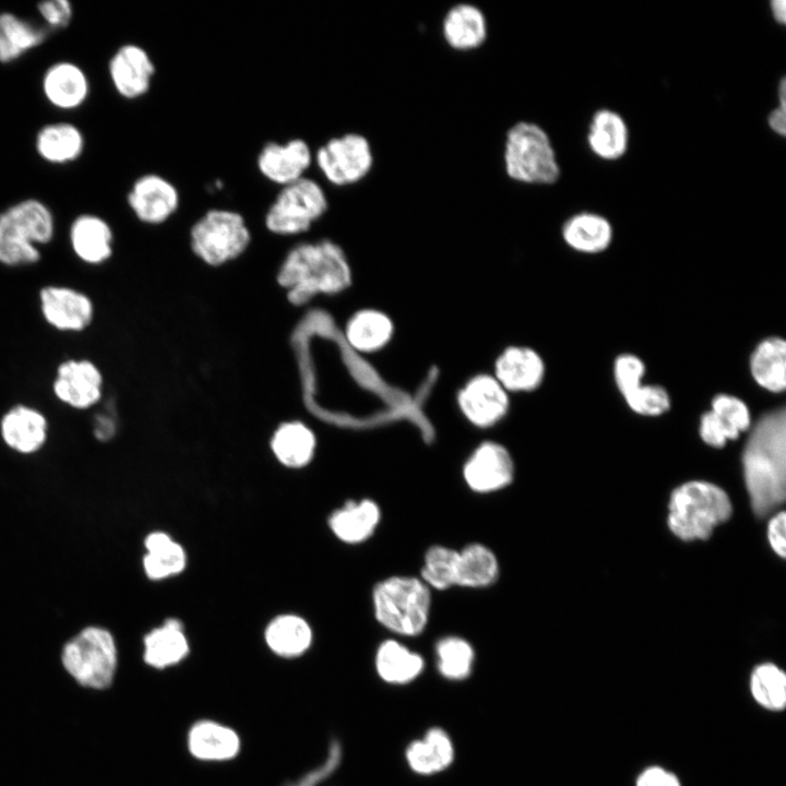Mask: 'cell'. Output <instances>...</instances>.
Listing matches in <instances>:
<instances>
[{
	"mask_svg": "<svg viewBox=\"0 0 786 786\" xmlns=\"http://www.w3.org/2000/svg\"><path fill=\"white\" fill-rule=\"evenodd\" d=\"M70 242L80 260L88 264H99L112 254L114 233L104 218L94 214H82L71 225Z\"/></svg>",
	"mask_w": 786,
	"mask_h": 786,
	"instance_id": "cell-26",
	"label": "cell"
},
{
	"mask_svg": "<svg viewBox=\"0 0 786 786\" xmlns=\"http://www.w3.org/2000/svg\"><path fill=\"white\" fill-rule=\"evenodd\" d=\"M143 645L144 662L157 669L180 663L189 653L183 623L177 618H168L151 630L144 636Z\"/></svg>",
	"mask_w": 786,
	"mask_h": 786,
	"instance_id": "cell-28",
	"label": "cell"
},
{
	"mask_svg": "<svg viewBox=\"0 0 786 786\" xmlns=\"http://www.w3.org/2000/svg\"><path fill=\"white\" fill-rule=\"evenodd\" d=\"M586 143L598 158L615 162L622 158L629 148L630 130L626 119L610 108L596 110L590 120Z\"/></svg>",
	"mask_w": 786,
	"mask_h": 786,
	"instance_id": "cell-20",
	"label": "cell"
},
{
	"mask_svg": "<svg viewBox=\"0 0 786 786\" xmlns=\"http://www.w3.org/2000/svg\"><path fill=\"white\" fill-rule=\"evenodd\" d=\"M371 600L376 620L394 634L417 636L428 624L431 591L420 577H385L373 586Z\"/></svg>",
	"mask_w": 786,
	"mask_h": 786,
	"instance_id": "cell-4",
	"label": "cell"
},
{
	"mask_svg": "<svg viewBox=\"0 0 786 786\" xmlns=\"http://www.w3.org/2000/svg\"><path fill=\"white\" fill-rule=\"evenodd\" d=\"M114 421L104 415L95 417L94 436L100 441H107L115 434Z\"/></svg>",
	"mask_w": 786,
	"mask_h": 786,
	"instance_id": "cell-50",
	"label": "cell"
},
{
	"mask_svg": "<svg viewBox=\"0 0 786 786\" xmlns=\"http://www.w3.org/2000/svg\"><path fill=\"white\" fill-rule=\"evenodd\" d=\"M515 465L509 450L496 441L479 443L463 465V479L476 493L507 488L514 479Z\"/></svg>",
	"mask_w": 786,
	"mask_h": 786,
	"instance_id": "cell-14",
	"label": "cell"
},
{
	"mask_svg": "<svg viewBox=\"0 0 786 786\" xmlns=\"http://www.w3.org/2000/svg\"><path fill=\"white\" fill-rule=\"evenodd\" d=\"M46 99L59 109L80 107L87 98L90 83L85 72L75 63L60 61L49 67L43 76Z\"/></svg>",
	"mask_w": 786,
	"mask_h": 786,
	"instance_id": "cell-22",
	"label": "cell"
},
{
	"mask_svg": "<svg viewBox=\"0 0 786 786\" xmlns=\"http://www.w3.org/2000/svg\"><path fill=\"white\" fill-rule=\"evenodd\" d=\"M395 326L391 317L376 308L354 312L346 322L345 337L352 348L372 354L383 349L392 341Z\"/></svg>",
	"mask_w": 786,
	"mask_h": 786,
	"instance_id": "cell-24",
	"label": "cell"
},
{
	"mask_svg": "<svg viewBox=\"0 0 786 786\" xmlns=\"http://www.w3.org/2000/svg\"><path fill=\"white\" fill-rule=\"evenodd\" d=\"M252 234L246 217L234 209L210 207L189 230L192 253L210 266L238 259L250 247Z\"/></svg>",
	"mask_w": 786,
	"mask_h": 786,
	"instance_id": "cell-8",
	"label": "cell"
},
{
	"mask_svg": "<svg viewBox=\"0 0 786 786\" xmlns=\"http://www.w3.org/2000/svg\"><path fill=\"white\" fill-rule=\"evenodd\" d=\"M501 165L505 177L523 186H551L561 177V165L548 131L538 122L521 119L504 131Z\"/></svg>",
	"mask_w": 786,
	"mask_h": 786,
	"instance_id": "cell-3",
	"label": "cell"
},
{
	"mask_svg": "<svg viewBox=\"0 0 786 786\" xmlns=\"http://www.w3.org/2000/svg\"><path fill=\"white\" fill-rule=\"evenodd\" d=\"M564 243L581 253H599L606 250L614 238L610 221L595 212H577L569 216L561 226Z\"/></svg>",
	"mask_w": 786,
	"mask_h": 786,
	"instance_id": "cell-25",
	"label": "cell"
},
{
	"mask_svg": "<svg viewBox=\"0 0 786 786\" xmlns=\"http://www.w3.org/2000/svg\"><path fill=\"white\" fill-rule=\"evenodd\" d=\"M623 398L634 413L643 416H658L670 407L667 391L655 384L642 383Z\"/></svg>",
	"mask_w": 786,
	"mask_h": 786,
	"instance_id": "cell-41",
	"label": "cell"
},
{
	"mask_svg": "<svg viewBox=\"0 0 786 786\" xmlns=\"http://www.w3.org/2000/svg\"><path fill=\"white\" fill-rule=\"evenodd\" d=\"M754 381L764 390L779 393L786 386V343L779 337L763 340L750 359Z\"/></svg>",
	"mask_w": 786,
	"mask_h": 786,
	"instance_id": "cell-34",
	"label": "cell"
},
{
	"mask_svg": "<svg viewBox=\"0 0 786 786\" xmlns=\"http://www.w3.org/2000/svg\"><path fill=\"white\" fill-rule=\"evenodd\" d=\"M381 519V511L376 501L361 499L348 500L343 507L332 512L327 524L334 536L346 544H360L368 540L376 532Z\"/></svg>",
	"mask_w": 786,
	"mask_h": 786,
	"instance_id": "cell-23",
	"label": "cell"
},
{
	"mask_svg": "<svg viewBox=\"0 0 786 786\" xmlns=\"http://www.w3.org/2000/svg\"><path fill=\"white\" fill-rule=\"evenodd\" d=\"M313 166L330 186L350 188L372 174L376 152L365 133L346 131L330 136L314 148Z\"/></svg>",
	"mask_w": 786,
	"mask_h": 786,
	"instance_id": "cell-9",
	"label": "cell"
},
{
	"mask_svg": "<svg viewBox=\"0 0 786 786\" xmlns=\"http://www.w3.org/2000/svg\"><path fill=\"white\" fill-rule=\"evenodd\" d=\"M39 301L45 320L59 331H83L92 322L93 303L76 289L46 286L39 293Z\"/></svg>",
	"mask_w": 786,
	"mask_h": 786,
	"instance_id": "cell-19",
	"label": "cell"
},
{
	"mask_svg": "<svg viewBox=\"0 0 786 786\" xmlns=\"http://www.w3.org/2000/svg\"><path fill=\"white\" fill-rule=\"evenodd\" d=\"M456 404L471 425L487 429L499 424L508 415L510 394L493 374L477 373L458 390Z\"/></svg>",
	"mask_w": 786,
	"mask_h": 786,
	"instance_id": "cell-12",
	"label": "cell"
},
{
	"mask_svg": "<svg viewBox=\"0 0 786 786\" xmlns=\"http://www.w3.org/2000/svg\"><path fill=\"white\" fill-rule=\"evenodd\" d=\"M750 693L761 707L779 712L786 706V675L773 663L755 666L749 680Z\"/></svg>",
	"mask_w": 786,
	"mask_h": 786,
	"instance_id": "cell-38",
	"label": "cell"
},
{
	"mask_svg": "<svg viewBox=\"0 0 786 786\" xmlns=\"http://www.w3.org/2000/svg\"><path fill=\"white\" fill-rule=\"evenodd\" d=\"M110 81L116 92L126 99H136L148 93L156 73L155 62L141 45H121L108 64Z\"/></svg>",
	"mask_w": 786,
	"mask_h": 786,
	"instance_id": "cell-16",
	"label": "cell"
},
{
	"mask_svg": "<svg viewBox=\"0 0 786 786\" xmlns=\"http://www.w3.org/2000/svg\"><path fill=\"white\" fill-rule=\"evenodd\" d=\"M786 418L779 409L753 428L742 455L745 483L753 511L764 516L785 500Z\"/></svg>",
	"mask_w": 786,
	"mask_h": 786,
	"instance_id": "cell-2",
	"label": "cell"
},
{
	"mask_svg": "<svg viewBox=\"0 0 786 786\" xmlns=\"http://www.w3.org/2000/svg\"><path fill=\"white\" fill-rule=\"evenodd\" d=\"M711 410L737 436L749 428L751 417L746 403L737 396L718 394L712 401Z\"/></svg>",
	"mask_w": 786,
	"mask_h": 786,
	"instance_id": "cell-42",
	"label": "cell"
},
{
	"mask_svg": "<svg viewBox=\"0 0 786 786\" xmlns=\"http://www.w3.org/2000/svg\"><path fill=\"white\" fill-rule=\"evenodd\" d=\"M376 671L386 683L406 684L415 680L424 670L422 656L401 642L389 639L377 648Z\"/></svg>",
	"mask_w": 786,
	"mask_h": 786,
	"instance_id": "cell-31",
	"label": "cell"
},
{
	"mask_svg": "<svg viewBox=\"0 0 786 786\" xmlns=\"http://www.w3.org/2000/svg\"><path fill=\"white\" fill-rule=\"evenodd\" d=\"M267 646L278 656L296 657L311 645L312 630L301 617L293 614L278 615L265 628Z\"/></svg>",
	"mask_w": 786,
	"mask_h": 786,
	"instance_id": "cell-35",
	"label": "cell"
},
{
	"mask_svg": "<svg viewBox=\"0 0 786 786\" xmlns=\"http://www.w3.org/2000/svg\"><path fill=\"white\" fill-rule=\"evenodd\" d=\"M341 745L337 741H332L324 761L319 766L307 772L298 781L289 784L288 786H318L335 772L341 763Z\"/></svg>",
	"mask_w": 786,
	"mask_h": 786,
	"instance_id": "cell-44",
	"label": "cell"
},
{
	"mask_svg": "<svg viewBox=\"0 0 786 786\" xmlns=\"http://www.w3.org/2000/svg\"><path fill=\"white\" fill-rule=\"evenodd\" d=\"M55 233L52 213L36 199L20 201L0 214V263L19 266L40 259L38 245L48 243Z\"/></svg>",
	"mask_w": 786,
	"mask_h": 786,
	"instance_id": "cell-6",
	"label": "cell"
},
{
	"mask_svg": "<svg viewBox=\"0 0 786 786\" xmlns=\"http://www.w3.org/2000/svg\"><path fill=\"white\" fill-rule=\"evenodd\" d=\"M405 759L413 772L419 775H433L452 764L454 746L444 729L431 727L421 739L414 740L407 746Z\"/></svg>",
	"mask_w": 786,
	"mask_h": 786,
	"instance_id": "cell-27",
	"label": "cell"
},
{
	"mask_svg": "<svg viewBox=\"0 0 786 786\" xmlns=\"http://www.w3.org/2000/svg\"><path fill=\"white\" fill-rule=\"evenodd\" d=\"M317 439L303 422L291 420L281 424L271 438V450L276 460L288 468H301L314 456Z\"/></svg>",
	"mask_w": 786,
	"mask_h": 786,
	"instance_id": "cell-29",
	"label": "cell"
},
{
	"mask_svg": "<svg viewBox=\"0 0 786 786\" xmlns=\"http://www.w3.org/2000/svg\"><path fill=\"white\" fill-rule=\"evenodd\" d=\"M38 12L51 27H64L72 17V5L68 0H49L38 4Z\"/></svg>",
	"mask_w": 786,
	"mask_h": 786,
	"instance_id": "cell-46",
	"label": "cell"
},
{
	"mask_svg": "<svg viewBox=\"0 0 786 786\" xmlns=\"http://www.w3.org/2000/svg\"><path fill=\"white\" fill-rule=\"evenodd\" d=\"M437 668L449 680L466 679L473 669L475 653L472 644L456 635L440 639L436 644Z\"/></svg>",
	"mask_w": 786,
	"mask_h": 786,
	"instance_id": "cell-39",
	"label": "cell"
},
{
	"mask_svg": "<svg viewBox=\"0 0 786 786\" xmlns=\"http://www.w3.org/2000/svg\"><path fill=\"white\" fill-rule=\"evenodd\" d=\"M545 362L533 348L522 345L505 347L495 359L493 376L508 393H527L540 386Z\"/></svg>",
	"mask_w": 786,
	"mask_h": 786,
	"instance_id": "cell-18",
	"label": "cell"
},
{
	"mask_svg": "<svg viewBox=\"0 0 786 786\" xmlns=\"http://www.w3.org/2000/svg\"><path fill=\"white\" fill-rule=\"evenodd\" d=\"M700 436L706 444L715 448H720L725 445L728 440L738 438V436L712 410L706 412L701 417Z\"/></svg>",
	"mask_w": 786,
	"mask_h": 786,
	"instance_id": "cell-45",
	"label": "cell"
},
{
	"mask_svg": "<svg viewBox=\"0 0 786 786\" xmlns=\"http://www.w3.org/2000/svg\"><path fill=\"white\" fill-rule=\"evenodd\" d=\"M439 32L450 50L457 53L475 52L489 39V19L480 5L472 1H458L442 14Z\"/></svg>",
	"mask_w": 786,
	"mask_h": 786,
	"instance_id": "cell-15",
	"label": "cell"
},
{
	"mask_svg": "<svg viewBox=\"0 0 786 786\" xmlns=\"http://www.w3.org/2000/svg\"><path fill=\"white\" fill-rule=\"evenodd\" d=\"M458 550L443 545L429 547L424 556L420 579L429 588L446 591L456 586Z\"/></svg>",
	"mask_w": 786,
	"mask_h": 786,
	"instance_id": "cell-40",
	"label": "cell"
},
{
	"mask_svg": "<svg viewBox=\"0 0 786 786\" xmlns=\"http://www.w3.org/2000/svg\"><path fill=\"white\" fill-rule=\"evenodd\" d=\"M668 508V526L682 540L708 538L713 528L731 514L727 493L702 480L688 481L676 488Z\"/></svg>",
	"mask_w": 786,
	"mask_h": 786,
	"instance_id": "cell-5",
	"label": "cell"
},
{
	"mask_svg": "<svg viewBox=\"0 0 786 786\" xmlns=\"http://www.w3.org/2000/svg\"><path fill=\"white\" fill-rule=\"evenodd\" d=\"M313 152L303 138L271 140L258 151L255 167L262 178L279 188L308 176L313 166Z\"/></svg>",
	"mask_w": 786,
	"mask_h": 786,
	"instance_id": "cell-11",
	"label": "cell"
},
{
	"mask_svg": "<svg viewBox=\"0 0 786 786\" xmlns=\"http://www.w3.org/2000/svg\"><path fill=\"white\" fill-rule=\"evenodd\" d=\"M770 10H771L773 20L779 25H785V23H786V2H785V0H772L770 2Z\"/></svg>",
	"mask_w": 786,
	"mask_h": 786,
	"instance_id": "cell-51",
	"label": "cell"
},
{
	"mask_svg": "<svg viewBox=\"0 0 786 786\" xmlns=\"http://www.w3.org/2000/svg\"><path fill=\"white\" fill-rule=\"evenodd\" d=\"M238 735L212 720L194 724L188 734V747L198 759L221 761L234 758L239 751Z\"/></svg>",
	"mask_w": 786,
	"mask_h": 786,
	"instance_id": "cell-32",
	"label": "cell"
},
{
	"mask_svg": "<svg viewBox=\"0 0 786 786\" xmlns=\"http://www.w3.org/2000/svg\"><path fill=\"white\" fill-rule=\"evenodd\" d=\"M767 126L772 132L784 138L786 134V105L778 104L767 115Z\"/></svg>",
	"mask_w": 786,
	"mask_h": 786,
	"instance_id": "cell-49",
	"label": "cell"
},
{
	"mask_svg": "<svg viewBox=\"0 0 786 786\" xmlns=\"http://www.w3.org/2000/svg\"><path fill=\"white\" fill-rule=\"evenodd\" d=\"M635 786H682V784L674 772L659 765H651L640 772Z\"/></svg>",
	"mask_w": 786,
	"mask_h": 786,
	"instance_id": "cell-47",
	"label": "cell"
},
{
	"mask_svg": "<svg viewBox=\"0 0 786 786\" xmlns=\"http://www.w3.org/2000/svg\"><path fill=\"white\" fill-rule=\"evenodd\" d=\"M36 151L51 164H66L75 160L84 148V138L75 126L57 122L43 127L36 135Z\"/></svg>",
	"mask_w": 786,
	"mask_h": 786,
	"instance_id": "cell-36",
	"label": "cell"
},
{
	"mask_svg": "<svg viewBox=\"0 0 786 786\" xmlns=\"http://www.w3.org/2000/svg\"><path fill=\"white\" fill-rule=\"evenodd\" d=\"M330 209L323 184L306 176L279 187L263 215L265 229L275 236L293 237L308 233Z\"/></svg>",
	"mask_w": 786,
	"mask_h": 786,
	"instance_id": "cell-7",
	"label": "cell"
},
{
	"mask_svg": "<svg viewBox=\"0 0 786 786\" xmlns=\"http://www.w3.org/2000/svg\"><path fill=\"white\" fill-rule=\"evenodd\" d=\"M785 526H786V514L784 511L775 514L769 522L767 525V539L771 548L776 555L785 558Z\"/></svg>",
	"mask_w": 786,
	"mask_h": 786,
	"instance_id": "cell-48",
	"label": "cell"
},
{
	"mask_svg": "<svg viewBox=\"0 0 786 786\" xmlns=\"http://www.w3.org/2000/svg\"><path fill=\"white\" fill-rule=\"evenodd\" d=\"M277 283L287 289L294 306L309 302L318 295H337L353 281L349 260L330 238L303 240L290 247L281 262Z\"/></svg>",
	"mask_w": 786,
	"mask_h": 786,
	"instance_id": "cell-1",
	"label": "cell"
},
{
	"mask_svg": "<svg viewBox=\"0 0 786 786\" xmlns=\"http://www.w3.org/2000/svg\"><path fill=\"white\" fill-rule=\"evenodd\" d=\"M103 376L87 359H70L57 369L52 384L59 401L75 409H86L102 397Z\"/></svg>",
	"mask_w": 786,
	"mask_h": 786,
	"instance_id": "cell-17",
	"label": "cell"
},
{
	"mask_svg": "<svg viewBox=\"0 0 786 786\" xmlns=\"http://www.w3.org/2000/svg\"><path fill=\"white\" fill-rule=\"evenodd\" d=\"M500 575L495 552L480 543H471L458 550L456 586L485 588L493 585Z\"/></svg>",
	"mask_w": 786,
	"mask_h": 786,
	"instance_id": "cell-33",
	"label": "cell"
},
{
	"mask_svg": "<svg viewBox=\"0 0 786 786\" xmlns=\"http://www.w3.org/2000/svg\"><path fill=\"white\" fill-rule=\"evenodd\" d=\"M142 565L152 581H162L181 573L187 565L184 548L165 532L155 531L144 538Z\"/></svg>",
	"mask_w": 786,
	"mask_h": 786,
	"instance_id": "cell-30",
	"label": "cell"
},
{
	"mask_svg": "<svg viewBox=\"0 0 786 786\" xmlns=\"http://www.w3.org/2000/svg\"><path fill=\"white\" fill-rule=\"evenodd\" d=\"M47 431L46 417L26 405L10 408L0 422L2 440L21 454H33L40 450L47 440Z\"/></svg>",
	"mask_w": 786,
	"mask_h": 786,
	"instance_id": "cell-21",
	"label": "cell"
},
{
	"mask_svg": "<svg viewBox=\"0 0 786 786\" xmlns=\"http://www.w3.org/2000/svg\"><path fill=\"white\" fill-rule=\"evenodd\" d=\"M46 31L32 22L4 12L0 14V62H11L40 45Z\"/></svg>",
	"mask_w": 786,
	"mask_h": 786,
	"instance_id": "cell-37",
	"label": "cell"
},
{
	"mask_svg": "<svg viewBox=\"0 0 786 786\" xmlns=\"http://www.w3.org/2000/svg\"><path fill=\"white\" fill-rule=\"evenodd\" d=\"M645 373L644 362L635 355L622 354L615 360L614 378L622 397L642 384Z\"/></svg>",
	"mask_w": 786,
	"mask_h": 786,
	"instance_id": "cell-43",
	"label": "cell"
},
{
	"mask_svg": "<svg viewBox=\"0 0 786 786\" xmlns=\"http://www.w3.org/2000/svg\"><path fill=\"white\" fill-rule=\"evenodd\" d=\"M127 203L141 223L158 226L167 223L179 211L181 195L176 183L166 176L146 172L131 184Z\"/></svg>",
	"mask_w": 786,
	"mask_h": 786,
	"instance_id": "cell-13",
	"label": "cell"
},
{
	"mask_svg": "<svg viewBox=\"0 0 786 786\" xmlns=\"http://www.w3.org/2000/svg\"><path fill=\"white\" fill-rule=\"evenodd\" d=\"M61 662L80 684L105 689L111 684L117 668L115 638L103 627H85L64 644Z\"/></svg>",
	"mask_w": 786,
	"mask_h": 786,
	"instance_id": "cell-10",
	"label": "cell"
}]
</instances>
